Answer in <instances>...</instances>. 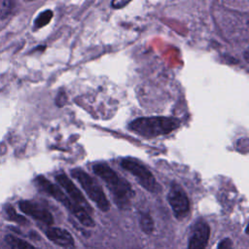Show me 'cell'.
Returning <instances> with one entry per match:
<instances>
[{
	"instance_id": "obj_1",
	"label": "cell",
	"mask_w": 249,
	"mask_h": 249,
	"mask_svg": "<svg viewBox=\"0 0 249 249\" xmlns=\"http://www.w3.org/2000/svg\"><path fill=\"white\" fill-rule=\"evenodd\" d=\"M92 170L105 182L115 203L120 208H125L134 194L129 183L104 163L94 164Z\"/></svg>"
},
{
	"instance_id": "obj_2",
	"label": "cell",
	"mask_w": 249,
	"mask_h": 249,
	"mask_svg": "<svg viewBox=\"0 0 249 249\" xmlns=\"http://www.w3.org/2000/svg\"><path fill=\"white\" fill-rule=\"evenodd\" d=\"M180 121L172 117H145L138 118L129 123L128 128L134 133L146 137L154 138L165 135L177 129Z\"/></svg>"
},
{
	"instance_id": "obj_3",
	"label": "cell",
	"mask_w": 249,
	"mask_h": 249,
	"mask_svg": "<svg viewBox=\"0 0 249 249\" xmlns=\"http://www.w3.org/2000/svg\"><path fill=\"white\" fill-rule=\"evenodd\" d=\"M36 182L38 185L50 196H52L54 199H56L58 202H60L69 212H71L75 218L85 227L87 228H92L94 227V221L92 220L91 216L87 213L84 209L76 205L61 190L58 186L53 184L48 179H46L44 176H38L36 178Z\"/></svg>"
},
{
	"instance_id": "obj_4",
	"label": "cell",
	"mask_w": 249,
	"mask_h": 249,
	"mask_svg": "<svg viewBox=\"0 0 249 249\" xmlns=\"http://www.w3.org/2000/svg\"><path fill=\"white\" fill-rule=\"evenodd\" d=\"M72 176L80 183L88 196L95 203V205L103 212H107L110 209V203L100 187V185L89 174L82 170L81 168H75L71 170Z\"/></svg>"
},
{
	"instance_id": "obj_5",
	"label": "cell",
	"mask_w": 249,
	"mask_h": 249,
	"mask_svg": "<svg viewBox=\"0 0 249 249\" xmlns=\"http://www.w3.org/2000/svg\"><path fill=\"white\" fill-rule=\"evenodd\" d=\"M121 165L131 173L145 190L151 193H157L160 190V186L152 172L138 160L131 158H125L122 160Z\"/></svg>"
},
{
	"instance_id": "obj_6",
	"label": "cell",
	"mask_w": 249,
	"mask_h": 249,
	"mask_svg": "<svg viewBox=\"0 0 249 249\" xmlns=\"http://www.w3.org/2000/svg\"><path fill=\"white\" fill-rule=\"evenodd\" d=\"M167 201L176 219L182 220L189 214L190 200L179 184L172 183L167 195Z\"/></svg>"
},
{
	"instance_id": "obj_7",
	"label": "cell",
	"mask_w": 249,
	"mask_h": 249,
	"mask_svg": "<svg viewBox=\"0 0 249 249\" xmlns=\"http://www.w3.org/2000/svg\"><path fill=\"white\" fill-rule=\"evenodd\" d=\"M56 182L65 190L67 195L70 196V199L79 207L84 209L87 213L89 215L92 213V208L89 205V203L87 201L86 197L83 196L81 191L75 186V184L72 182L71 179L64 173L57 174L55 176Z\"/></svg>"
},
{
	"instance_id": "obj_8",
	"label": "cell",
	"mask_w": 249,
	"mask_h": 249,
	"mask_svg": "<svg viewBox=\"0 0 249 249\" xmlns=\"http://www.w3.org/2000/svg\"><path fill=\"white\" fill-rule=\"evenodd\" d=\"M209 236V225L203 219H198L192 227L188 242V249H205Z\"/></svg>"
},
{
	"instance_id": "obj_9",
	"label": "cell",
	"mask_w": 249,
	"mask_h": 249,
	"mask_svg": "<svg viewBox=\"0 0 249 249\" xmlns=\"http://www.w3.org/2000/svg\"><path fill=\"white\" fill-rule=\"evenodd\" d=\"M18 206L24 214L32 217L33 219L40 221L41 223H44L49 227L53 224V217L52 213L48 209L38 205L37 203L28 200H22L18 203Z\"/></svg>"
},
{
	"instance_id": "obj_10",
	"label": "cell",
	"mask_w": 249,
	"mask_h": 249,
	"mask_svg": "<svg viewBox=\"0 0 249 249\" xmlns=\"http://www.w3.org/2000/svg\"><path fill=\"white\" fill-rule=\"evenodd\" d=\"M45 234L52 242L64 248V249H74L75 241L72 234L65 229L56 227H48L45 230Z\"/></svg>"
},
{
	"instance_id": "obj_11",
	"label": "cell",
	"mask_w": 249,
	"mask_h": 249,
	"mask_svg": "<svg viewBox=\"0 0 249 249\" xmlns=\"http://www.w3.org/2000/svg\"><path fill=\"white\" fill-rule=\"evenodd\" d=\"M5 240L11 249H38L28 241L13 234H7Z\"/></svg>"
},
{
	"instance_id": "obj_12",
	"label": "cell",
	"mask_w": 249,
	"mask_h": 249,
	"mask_svg": "<svg viewBox=\"0 0 249 249\" xmlns=\"http://www.w3.org/2000/svg\"><path fill=\"white\" fill-rule=\"evenodd\" d=\"M139 225L143 232L151 234L155 230V224L152 216L148 212H141L139 217Z\"/></svg>"
},
{
	"instance_id": "obj_13",
	"label": "cell",
	"mask_w": 249,
	"mask_h": 249,
	"mask_svg": "<svg viewBox=\"0 0 249 249\" xmlns=\"http://www.w3.org/2000/svg\"><path fill=\"white\" fill-rule=\"evenodd\" d=\"M52 18H53V12L51 10H46L40 13L39 16L36 18V19L34 20V27L38 29L47 25L52 19Z\"/></svg>"
},
{
	"instance_id": "obj_14",
	"label": "cell",
	"mask_w": 249,
	"mask_h": 249,
	"mask_svg": "<svg viewBox=\"0 0 249 249\" xmlns=\"http://www.w3.org/2000/svg\"><path fill=\"white\" fill-rule=\"evenodd\" d=\"M14 2L8 0L0 1V19L6 18L13 10Z\"/></svg>"
},
{
	"instance_id": "obj_15",
	"label": "cell",
	"mask_w": 249,
	"mask_h": 249,
	"mask_svg": "<svg viewBox=\"0 0 249 249\" xmlns=\"http://www.w3.org/2000/svg\"><path fill=\"white\" fill-rule=\"evenodd\" d=\"M6 210H7V214H8V217L10 218V220L17 222L18 224H21V225H24L27 223V220L23 216L18 214L12 206H8Z\"/></svg>"
},
{
	"instance_id": "obj_16",
	"label": "cell",
	"mask_w": 249,
	"mask_h": 249,
	"mask_svg": "<svg viewBox=\"0 0 249 249\" xmlns=\"http://www.w3.org/2000/svg\"><path fill=\"white\" fill-rule=\"evenodd\" d=\"M216 249H232V241H231V239L229 238V237H226V238L222 239L219 242V244H218Z\"/></svg>"
},
{
	"instance_id": "obj_17",
	"label": "cell",
	"mask_w": 249,
	"mask_h": 249,
	"mask_svg": "<svg viewBox=\"0 0 249 249\" xmlns=\"http://www.w3.org/2000/svg\"><path fill=\"white\" fill-rule=\"evenodd\" d=\"M128 3H129L128 1H127V2H124V1H120V0H118V1L112 2V6H113L115 9H120V8L124 7V6L127 5Z\"/></svg>"
}]
</instances>
